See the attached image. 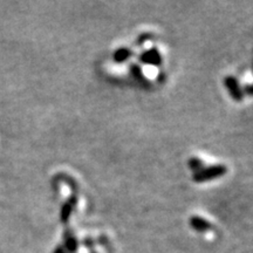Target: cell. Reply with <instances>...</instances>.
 Masks as SVG:
<instances>
[{"label":"cell","mask_w":253,"mask_h":253,"mask_svg":"<svg viewBox=\"0 0 253 253\" xmlns=\"http://www.w3.org/2000/svg\"><path fill=\"white\" fill-rule=\"evenodd\" d=\"M227 172V167L223 164H213V166L204 167L199 171L195 172L192 176V179L196 183H205L213 181V179L219 178Z\"/></svg>","instance_id":"6da1fadb"},{"label":"cell","mask_w":253,"mask_h":253,"mask_svg":"<svg viewBox=\"0 0 253 253\" xmlns=\"http://www.w3.org/2000/svg\"><path fill=\"white\" fill-rule=\"evenodd\" d=\"M138 60L140 62L143 63V65H149V66H155V67H158V66L162 65L163 60L162 55H161L160 50H158L156 47H153V48L144 50L143 53H141L140 56H138Z\"/></svg>","instance_id":"7a4b0ae2"},{"label":"cell","mask_w":253,"mask_h":253,"mask_svg":"<svg viewBox=\"0 0 253 253\" xmlns=\"http://www.w3.org/2000/svg\"><path fill=\"white\" fill-rule=\"evenodd\" d=\"M224 86L226 87L227 91H229L230 96L235 101H242L244 97V91H243L242 87H240L239 81L237 80L235 77H226L224 79Z\"/></svg>","instance_id":"3957f363"},{"label":"cell","mask_w":253,"mask_h":253,"mask_svg":"<svg viewBox=\"0 0 253 253\" xmlns=\"http://www.w3.org/2000/svg\"><path fill=\"white\" fill-rule=\"evenodd\" d=\"M78 204V196L77 194H73L71 197L68 198V201H66L65 203L62 204L61 211H60V220L62 223H67L71 218L73 211H74L75 207Z\"/></svg>","instance_id":"277c9868"},{"label":"cell","mask_w":253,"mask_h":253,"mask_svg":"<svg viewBox=\"0 0 253 253\" xmlns=\"http://www.w3.org/2000/svg\"><path fill=\"white\" fill-rule=\"evenodd\" d=\"M189 221L192 229L195 231H198V232H205V231L211 230V227H212L210 221H208L207 219H204V218L198 216L191 217Z\"/></svg>","instance_id":"5b68a950"},{"label":"cell","mask_w":253,"mask_h":253,"mask_svg":"<svg viewBox=\"0 0 253 253\" xmlns=\"http://www.w3.org/2000/svg\"><path fill=\"white\" fill-rule=\"evenodd\" d=\"M132 55V50L126 48V47H121V48H118L114 52L113 54V60L114 62L116 63H123L126 62L130 56Z\"/></svg>","instance_id":"8992f818"},{"label":"cell","mask_w":253,"mask_h":253,"mask_svg":"<svg viewBox=\"0 0 253 253\" xmlns=\"http://www.w3.org/2000/svg\"><path fill=\"white\" fill-rule=\"evenodd\" d=\"M188 166H189L190 169L194 171V173L199 171V170L203 169V168L205 167L203 161H202L201 158H198V157H191V158H190L189 162H188Z\"/></svg>","instance_id":"52a82bcc"},{"label":"cell","mask_w":253,"mask_h":253,"mask_svg":"<svg viewBox=\"0 0 253 253\" xmlns=\"http://www.w3.org/2000/svg\"><path fill=\"white\" fill-rule=\"evenodd\" d=\"M130 72H131V75H134L135 79H137L140 82H143V84H147V79L143 77V73H142V69L140 66L137 65H131L130 66Z\"/></svg>","instance_id":"ba28073f"},{"label":"cell","mask_w":253,"mask_h":253,"mask_svg":"<svg viewBox=\"0 0 253 253\" xmlns=\"http://www.w3.org/2000/svg\"><path fill=\"white\" fill-rule=\"evenodd\" d=\"M66 246H67V249L69 250V251H74V250H77V248H78L77 239H75L74 237L71 235H67V238H66Z\"/></svg>","instance_id":"9c48e42d"},{"label":"cell","mask_w":253,"mask_h":253,"mask_svg":"<svg viewBox=\"0 0 253 253\" xmlns=\"http://www.w3.org/2000/svg\"><path fill=\"white\" fill-rule=\"evenodd\" d=\"M151 37H153V36H151V34H149V33L141 34V36L138 37L137 41H136V43H137V45H143L145 41H148V40L151 39Z\"/></svg>","instance_id":"30bf717a"},{"label":"cell","mask_w":253,"mask_h":253,"mask_svg":"<svg viewBox=\"0 0 253 253\" xmlns=\"http://www.w3.org/2000/svg\"><path fill=\"white\" fill-rule=\"evenodd\" d=\"M244 91H245V93L248 94V95H250V96H253V84H248V86L245 87Z\"/></svg>","instance_id":"8fae6325"}]
</instances>
